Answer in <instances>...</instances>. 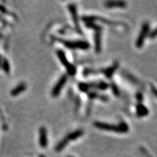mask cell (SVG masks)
<instances>
[{"label":"cell","mask_w":157,"mask_h":157,"mask_svg":"<svg viewBox=\"0 0 157 157\" xmlns=\"http://www.w3.org/2000/svg\"><path fill=\"white\" fill-rule=\"evenodd\" d=\"M94 125L97 129H102V130L114 132L118 133H125L129 131V126L124 122H122L118 125L103 123V122H94Z\"/></svg>","instance_id":"6da1fadb"},{"label":"cell","mask_w":157,"mask_h":157,"mask_svg":"<svg viewBox=\"0 0 157 157\" xmlns=\"http://www.w3.org/2000/svg\"><path fill=\"white\" fill-rule=\"evenodd\" d=\"M83 134H84V131H83L82 129H77V130H75L72 132L71 133H69V134L66 135L64 139H62V140L57 143L56 147H55V151H57V152L61 151V150L64 149V148L67 146L68 142L72 141V140H77V138L82 136Z\"/></svg>","instance_id":"7a4b0ae2"},{"label":"cell","mask_w":157,"mask_h":157,"mask_svg":"<svg viewBox=\"0 0 157 157\" xmlns=\"http://www.w3.org/2000/svg\"><path fill=\"white\" fill-rule=\"evenodd\" d=\"M56 40L61 44H63L64 46H66L67 48L75 50V49H79V50H88L90 48V45L87 41H70L66 40V39H61V38H57Z\"/></svg>","instance_id":"3957f363"},{"label":"cell","mask_w":157,"mask_h":157,"mask_svg":"<svg viewBox=\"0 0 157 157\" xmlns=\"http://www.w3.org/2000/svg\"><path fill=\"white\" fill-rule=\"evenodd\" d=\"M86 26L95 30V49L97 53L101 50V34H102V27L95 23H86Z\"/></svg>","instance_id":"277c9868"},{"label":"cell","mask_w":157,"mask_h":157,"mask_svg":"<svg viewBox=\"0 0 157 157\" xmlns=\"http://www.w3.org/2000/svg\"><path fill=\"white\" fill-rule=\"evenodd\" d=\"M56 54L57 57H58L59 60H60L61 62V64L66 67L68 74L70 76L74 75L75 74L77 73V69H76L75 66H74V65H72L71 63L68 61L67 57H66L64 51L61 50H58L56 51Z\"/></svg>","instance_id":"5b68a950"},{"label":"cell","mask_w":157,"mask_h":157,"mask_svg":"<svg viewBox=\"0 0 157 157\" xmlns=\"http://www.w3.org/2000/svg\"><path fill=\"white\" fill-rule=\"evenodd\" d=\"M79 90L83 92H89L90 88H98L101 90H105L109 87V84L104 82H100L98 83H80L79 84Z\"/></svg>","instance_id":"8992f818"},{"label":"cell","mask_w":157,"mask_h":157,"mask_svg":"<svg viewBox=\"0 0 157 157\" xmlns=\"http://www.w3.org/2000/svg\"><path fill=\"white\" fill-rule=\"evenodd\" d=\"M150 29V26L149 23L148 22H145L142 24L141 30H140V34H139L138 39L136 40V47L138 48H141L142 45L144 44V41L145 39L147 37V35L149 34Z\"/></svg>","instance_id":"52a82bcc"},{"label":"cell","mask_w":157,"mask_h":157,"mask_svg":"<svg viewBox=\"0 0 157 157\" xmlns=\"http://www.w3.org/2000/svg\"><path fill=\"white\" fill-rule=\"evenodd\" d=\"M67 80H68L67 74L62 75V77L59 79V80L57 81V82L55 84V85L54 86L53 89H52V90L51 95L52 97L58 96L59 94H60V93H61V90L63 89V87L66 84Z\"/></svg>","instance_id":"ba28073f"},{"label":"cell","mask_w":157,"mask_h":157,"mask_svg":"<svg viewBox=\"0 0 157 157\" xmlns=\"http://www.w3.org/2000/svg\"><path fill=\"white\" fill-rule=\"evenodd\" d=\"M68 10H69L70 12H71L72 19H73L74 23V26L76 27V29L79 34L82 33V31H81L80 26H79V16L78 13H77V5L74 4H69L68 6Z\"/></svg>","instance_id":"9c48e42d"},{"label":"cell","mask_w":157,"mask_h":157,"mask_svg":"<svg viewBox=\"0 0 157 157\" xmlns=\"http://www.w3.org/2000/svg\"><path fill=\"white\" fill-rule=\"evenodd\" d=\"M39 142L41 148L44 149L47 146V131L44 127H41L39 130Z\"/></svg>","instance_id":"30bf717a"},{"label":"cell","mask_w":157,"mask_h":157,"mask_svg":"<svg viewBox=\"0 0 157 157\" xmlns=\"http://www.w3.org/2000/svg\"><path fill=\"white\" fill-rule=\"evenodd\" d=\"M104 5L108 8H124L127 7V2L123 1H108Z\"/></svg>","instance_id":"8fae6325"},{"label":"cell","mask_w":157,"mask_h":157,"mask_svg":"<svg viewBox=\"0 0 157 157\" xmlns=\"http://www.w3.org/2000/svg\"><path fill=\"white\" fill-rule=\"evenodd\" d=\"M27 89V85L26 83H21L18 85H17L15 88H13L11 91H10V95L12 97H16L21 94L23 92L26 91Z\"/></svg>","instance_id":"7c38bea8"},{"label":"cell","mask_w":157,"mask_h":157,"mask_svg":"<svg viewBox=\"0 0 157 157\" xmlns=\"http://www.w3.org/2000/svg\"><path fill=\"white\" fill-rule=\"evenodd\" d=\"M118 68H119V64L118 63H115V64H113V65H112L111 66L106 68V69L102 70L101 71L104 74L105 76H106L108 79H111V77H112L113 73L116 71V70Z\"/></svg>","instance_id":"4fadbf2b"},{"label":"cell","mask_w":157,"mask_h":157,"mask_svg":"<svg viewBox=\"0 0 157 157\" xmlns=\"http://www.w3.org/2000/svg\"><path fill=\"white\" fill-rule=\"evenodd\" d=\"M136 111H137V115L138 116H144L146 115L149 114V109L146 107L145 106H143L142 103L138 104L136 107Z\"/></svg>","instance_id":"5bb4252c"},{"label":"cell","mask_w":157,"mask_h":157,"mask_svg":"<svg viewBox=\"0 0 157 157\" xmlns=\"http://www.w3.org/2000/svg\"><path fill=\"white\" fill-rule=\"evenodd\" d=\"M2 68L4 69V71L5 73L8 74L9 72L10 71V64H9L8 61L7 59L4 58L3 59L2 61Z\"/></svg>","instance_id":"9a60e30c"},{"label":"cell","mask_w":157,"mask_h":157,"mask_svg":"<svg viewBox=\"0 0 157 157\" xmlns=\"http://www.w3.org/2000/svg\"><path fill=\"white\" fill-rule=\"evenodd\" d=\"M111 87H112L113 93V94H114L115 95H119V91L118 87H117L116 84H111Z\"/></svg>","instance_id":"2e32d148"},{"label":"cell","mask_w":157,"mask_h":157,"mask_svg":"<svg viewBox=\"0 0 157 157\" xmlns=\"http://www.w3.org/2000/svg\"><path fill=\"white\" fill-rule=\"evenodd\" d=\"M156 37H157V28H155L153 31H152L151 33L150 34V35H149V37L151 38V39H153V38Z\"/></svg>","instance_id":"e0dca14e"},{"label":"cell","mask_w":157,"mask_h":157,"mask_svg":"<svg viewBox=\"0 0 157 157\" xmlns=\"http://www.w3.org/2000/svg\"><path fill=\"white\" fill-rule=\"evenodd\" d=\"M136 97H137V100H138V102H140V103H141V102L142 101V95L140 93H138L136 95Z\"/></svg>","instance_id":"ac0fdd59"},{"label":"cell","mask_w":157,"mask_h":157,"mask_svg":"<svg viewBox=\"0 0 157 157\" xmlns=\"http://www.w3.org/2000/svg\"><path fill=\"white\" fill-rule=\"evenodd\" d=\"M151 91H152L153 95H154L157 98V89L153 85H151Z\"/></svg>","instance_id":"d6986e66"},{"label":"cell","mask_w":157,"mask_h":157,"mask_svg":"<svg viewBox=\"0 0 157 157\" xmlns=\"http://www.w3.org/2000/svg\"><path fill=\"white\" fill-rule=\"evenodd\" d=\"M39 157H45L44 155H40V156H39Z\"/></svg>","instance_id":"ffe728a7"},{"label":"cell","mask_w":157,"mask_h":157,"mask_svg":"<svg viewBox=\"0 0 157 157\" xmlns=\"http://www.w3.org/2000/svg\"><path fill=\"white\" fill-rule=\"evenodd\" d=\"M68 157H73V156H68Z\"/></svg>","instance_id":"44dd1931"},{"label":"cell","mask_w":157,"mask_h":157,"mask_svg":"<svg viewBox=\"0 0 157 157\" xmlns=\"http://www.w3.org/2000/svg\"><path fill=\"white\" fill-rule=\"evenodd\" d=\"M0 58H1V57H0Z\"/></svg>","instance_id":"7402d4cb"}]
</instances>
